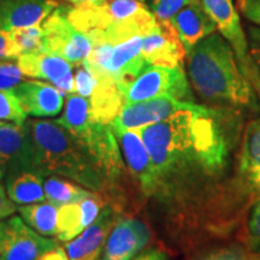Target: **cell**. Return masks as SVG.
Here are the masks:
<instances>
[{
    "label": "cell",
    "instance_id": "cell-1",
    "mask_svg": "<svg viewBox=\"0 0 260 260\" xmlns=\"http://www.w3.org/2000/svg\"><path fill=\"white\" fill-rule=\"evenodd\" d=\"M222 118V113L204 106L139 128L155 169L154 195L189 199L222 176L230 153Z\"/></svg>",
    "mask_w": 260,
    "mask_h": 260
},
{
    "label": "cell",
    "instance_id": "cell-2",
    "mask_svg": "<svg viewBox=\"0 0 260 260\" xmlns=\"http://www.w3.org/2000/svg\"><path fill=\"white\" fill-rule=\"evenodd\" d=\"M187 64L191 86L205 103L225 110L260 109L254 89L220 34L212 32L198 42L187 54Z\"/></svg>",
    "mask_w": 260,
    "mask_h": 260
},
{
    "label": "cell",
    "instance_id": "cell-3",
    "mask_svg": "<svg viewBox=\"0 0 260 260\" xmlns=\"http://www.w3.org/2000/svg\"><path fill=\"white\" fill-rule=\"evenodd\" d=\"M32 152V170L42 176H63L90 190L109 183L88 147L58 121L24 123Z\"/></svg>",
    "mask_w": 260,
    "mask_h": 260
},
{
    "label": "cell",
    "instance_id": "cell-4",
    "mask_svg": "<svg viewBox=\"0 0 260 260\" xmlns=\"http://www.w3.org/2000/svg\"><path fill=\"white\" fill-rule=\"evenodd\" d=\"M119 90L124 104L145 102L159 96L194 103L189 82L182 67L147 65L132 82Z\"/></svg>",
    "mask_w": 260,
    "mask_h": 260
},
{
    "label": "cell",
    "instance_id": "cell-5",
    "mask_svg": "<svg viewBox=\"0 0 260 260\" xmlns=\"http://www.w3.org/2000/svg\"><path fill=\"white\" fill-rule=\"evenodd\" d=\"M44 51L58 54L73 65L83 63L92 51V41L68 19L65 6L57 8L42 22Z\"/></svg>",
    "mask_w": 260,
    "mask_h": 260
},
{
    "label": "cell",
    "instance_id": "cell-6",
    "mask_svg": "<svg viewBox=\"0 0 260 260\" xmlns=\"http://www.w3.org/2000/svg\"><path fill=\"white\" fill-rule=\"evenodd\" d=\"M203 105L189 102H181L171 96H159L145 102L124 104L111 126L115 133L128 129H139L149 124L165 121L175 113L184 110H200Z\"/></svg>",
    "mask_w": 260,
    "mask_h": 260
},
{
    "label": "cell",
    "instance_id": "cell-7",
    "mask_svg": "<svg viewBox=\"0 0 260 260\" xmlns=\"http://www.w3.org/2000/svg\"><path fill=\"white\" fill-rule=\"evenodd\" d=\"M4 224L0 260H39L57 246L54 240L34 232L18 217H12Z\"/></svg>",
    "mask_w": 260,
    "mask_h": 260
},
{
    "label": "cell",
    "instance_id": "cell-8",
    "mask_svg": "<svg viewBox=\"0 0 260 260\" xmlns=\"http://www.w3.org/2000/svg\"><path fill=\"white\" fill-rule=\"evenodd\" d=\"M201 3L216 23L220 35L233 48L240 69L248 80V40L242 29L240 16L234 8L233 0H201Z\"/></svg>",
    "mask_w": 260,
    "mask_h": 260
},
{
    "label": "cell",
    "instance_id": "cell-9",
    "mask_svg": "<svg viewBox=\"0 0 260 260\" xmlns=\"http://www.w3.org/2000/svg\"><path fill=\"white\" fill-rule=\"evenodd\" d=\"M187 53L172 22H158L142 37V57L148 65L182 67Z\"/></svg>",
    "mask_w": 260,
    "mask_h": 260
},
{
    "label": "cell",
    "instance_id": "cell-10",
    "mask_svg": "<svg viewBox=\"0 0 260 260\" xmlns=\"http://www.w3.org/2000/svg\"><path fill=\"white\" fill-rule=\"evenodd\" d=\"M151 241V230L141 220L118 218L107 237L102 260H132Z\"/></svg>",
    "mask_w": 260,
    "mask_h": 260
},
{
    "label": "cell",
    "instance_id": "cell-11",
    "mask_svg": "<svg viewBox=\"0 0 260 260\" xmlns=\"http://www.w3.org/2000/svg\"><path fill=\"white\" fill-rule=\"evenodd\" d=\"M19 171H34L27 129L24 124L3 123L0 125V181Z\"/></svg>",
    "mask_w": 260,
    "mask_h": 260
},
{
    "label": "cell",
    "instance_id": "cell-12",
    "mask_svg": "<svg viewBox=\"0 0 260 260\" xmlns=\"http://www.w3.org/2000/svg\"><path fill=\"white\" fill-rule=\"evenodd\" d=\"M115 135L132 176L140 184L145 195H154L157 188L155 169L139 129L123 130L115 133Z\"/></svg>",
    "mask_w": 260,
    "mask_h": 260
},
{
    "label": "cell",
    "instance_id": "cell-13",
    "mask_svg": "<svg viewBox=\"0 0 260 260\" xmlns=\"http://www.w3.org/2000/svg\"><path fill=\"white\" fill-rule=\"evenodd\" d=\"M17 63L25 76L47 80L63 93H73V65L58 54L47 51L22 54Z\"/></svg>",
    "mask_w": 260,
    "mask_h": 260
},
{
    "label": "cell",
    "instance_id": "cell-14",
    "mask_svg": "<svg viewBox=\"0 0 260 260\" xmlns=\"http://www.w3.org/2000/svg\"><path fill=\"white\" fill-rule=\"evenodd\" d=\"M117 219L118 217L112 207H104L89 226L77 235L76 239L67 243L65 251L69 260H99Z\"/></svg>",
    "mask_w": 260,
    "mask_h": 260
},
{
    "label": "cell",
    "instance_id": "cell-15",
    "mask_svg": "<svg viewBox=\"0 0 260 260\" xmlns=\"http://www.w3.org/2000/svg\"><path fill=\"white\" fill-rule=\"evenodd\" d=\"M104 207L102 197L94 191L77 203L58 207V240L67 242L80 235L98 218Z\"/></svg>",
    "mask_w": 260,
    "mask_h": 260
},
{
    "label": "cell",
    "instance_id": "cell-16",
    "mask_svg": "<svg viewBox=\"0 0 260 260\" xmlns=\"http://www.w3.org/2000/svg\"><path fill=\"white\" fill-rule=\"evenodd\" d=\"M23 111L32 117H54L61 111L64 93L41 81H23L14 89Z\"/></svg>",
    "mask_w": 260,
    "mask_h": 260
},
{
    "label": "cell",
    "instance_id": "cell-17",
    "mask_svg": "<svg viewBox=\"0 0 260 260\" xmlns=\"http://www.w3.org/2000/svg\"><path fill=\"white\" fill-rule=\"evenodd\" d=\"M57 6L58 0H0V29L11 31L41 24Z\"/></svg>",
    "mask_w": 260,
    "mask_h": 260
},
{
    "label": "cell",
    "instance_id": "cell-18",
    "mask_svg": "<svg viewBox=\"0 0 260 260\" xmlns=\"http://www.w3.org/2000/svg\"><path fill=\"white\" fill-rule=\"evenodd\" d=\"M172 24L176 29L186 53L198 42L216 31V23L205 10L201 0H190L172 18Z\"/></svg>",
    "mask_w": 260,
    "mask_h": 260
},
{
    "label": "cell",
    "instance_id": "cell-19",
    "mask_svg": "<svg viewBox=\"0 0 260 260\" xmlns=\"http://www.w3.org/2000/svg\"><path fill=\"white\" fill-rule=\"evenodd\" d=\"M239 176L247 190L260 194V118L248 122L243 133Z\"/></svg>",
    "mask_w": 260,
    "mask_h": 260
},
{
    "label": "cell",
    "instance_id": "cell-20",
    "mask_svg": "<svg viewBox=\"0 0 260 260\" xmlns=\"http://www.w3.org/2000/svg\"><path fill=\"white\" fill-rule=\"evenodd\" d=\"M93 75L96 79V84L89 96L90 119L99 124H111L124 105L121 90L110 76Z\"/></svg>",
    "mask_w": 260,
    "mask_h": 260
},
{
    "label": "cell",
    "instance_id": "cell-21",
    "mask_svg": "<svg viewBox=\"0 0 260 260\" xmlns=\"http://www.w3.org/2000/svg\"><path fill=\"white\" fill-rule=\"evenodd\" d=\"M9 198L18 205L46 201L44 176L34 171H19L6 178Z\"/></svg>",
    "mask_w": 260,
    "mask_h": 260
},
{
    "label": "cell",
    "instance_id": "cell-22",
    "mask_svg": "<svg viewBox=\"0 0 260 260\" xmlns=\"http://www.w3.org/2000/svg\"><path fill=\"white\" fill-rule=\"evenodd\" d=\"M22 218L35 232L44 236L58 235V206L50 201L18 207Z\"/></svg>",
    "mask_w": 260,
    "mask_h": 260
},
{
    "label": "cell",
    "instance_id": "cell-23",
    "mask_svg": "<svg viewBox=\"0 0 260 260\" xmlns=\"http://www.w3.org/2000/svg\"><path fill=\"white\" fill-rule=\"evenodd\" d=\"M58 123L65 126L75 136L82 134L90 123H94L90 119L89 98L77 93H70L67 98L63 115L58 119Z\"/></svg>",
    "mask_w": 260,
    "mask_h": 260
},
{
    "label": "cell",
    "instance_id": "cell-24",
    "mask_svg": "<svg viewBox=\"0 0 260 260\" xmlns=\"http://www.w3.org/2000/svg\"><path fill=\"white\" fill-rule=\"evenodd\" d=\"M45 198L56 206H63L67 204L77 203L93 193L92 190L82 188L76 182L61 178L56 175H51L44 182Z\"/></svg>",
    "mask_w": 260,
    "mask_h": 260
},
{
    "label": "cell",
    "instance_id": "cell-25",
    "mask_svg": "<svg viewBox=\"0 0 260 260\" xmlns=\"http://www.w3.org/2000/svg\"><path fill=\"white\" fill-rule=\"evenodd\" d=\"M10 34L15 45L17 58L22 54L44 51V30L41 24L15 29L10 31Z\"/></svg>",
    "mask_w": 260,
    "mask_h": 260
},
{
    "label": "cell",
    "instance_id": "cell-26",
    "mask_svg": "<svg viewBox=\"0 0 260 260\" xmlns=\"http://www.w3.org/2000/svg\"><path fill=\"white\" fill-rule=\"evenodd\" d=\"M248 81L254 89L260 105V28L252 27L248 30Z\"/></svg>",
    "mask_w": 260,
    "mask_h": 260
},
{
    "label": "cell",
    "instance_id": "cell-27",
    "mask_svg": "<svg viewBox=\"0 0 260 260\" xmlns=\"http://www.w3.org/2000/svg\"><path fill=\"white\" fill-rule=\"evenodd\" d=\"M27 113L23 111L14 90L0 89V122L24 124Z\"/></svg>",
    "mask_w": 260,
    "mask_h": 260
},
{
    "label": "cell",
    "instance_id": "cell-28",
    "mask_svg": "<svg viewBox=\"0 0 260 260\" xmlns=\"http://www.w3.org/2000/svg\"><path fill=\"white\" fill-rule=\"evenodd\" d=\"M245 242L253 254H260V199L253 204L245 228Z\"/></svg>",
    "mask_w": 260,
    "mask_h": 260
},
{
    "label": "cell",
    "instance_id": "cell-29",
    "mask_svg": "<svg viewBox=\"0 0 260 260\" xmlns=\"http://www.w3.org/2000/svg\"><path fill=\"white\" fill-rule=\"evenodd\" d=\"M190 0H142L158 22H171Z\"/></svg>",
    "mask_w": 260,
    "mask_h": 260
},
{
    "label": "cell",
    "instance_id": "cell-30",
    "mask_svg": "<svg viewBox=\"0 0 260 260\" xmlns=\"http://www.w3.org/2000/svg\"><path fill=\"white\" fill-rule=\"evenodd\" d=\"M23 73L18 67L17 59L0 61V89L14 90L19 83L23 82Z\"/></svg>",
    "mask_w": 260,
    "mask_h": 260
},
{
    "label": "cell",
    "instance_id": "cell-31",
    "mask_svg": "<svg viewBox=\"0 0 260 260\" xmlns=\"http://www.w3.org/2000/svg\"><path fill=\"white\" fill-rule=\"evenodd\" d=\"M77 70L74 76V88L73 93H77L80 95L89 98L92 95L94 87L96 84V79L89 68L84 63L76 65Z\"/></svg>",
    "mask_w": 260,
    "mask_h": 260
},
{
    "label": "cell",
    "instance_id": "cell-32",
    "mask_svg": "<svg viewBox=\"0 0 260 260\" xmlns=\"http://www.w3.org/2000/svg\"><path fill=\"white\" fill-rule=\"evenodd\" d=\"M193 260H249V256L241 247L226 246L205 253Z\"/></svg>",
    "mask_w": 260,
    "mask_h": 260
},
{
    "label": "cell",
    "instance_id": "cell-33",
    "mask_svg": "<svg viewBox=\"0 0 260 260\" xmlns=\"http://www.w3.org/2000/svg\"><path fill=\"white\" fill-rule=\"evenodd\" d=\"M239 8L246 18L260 27V0H239Z\"/></svg>",
    "mask_w": 260,
    "mask_h": 260
},
{
    "label": "cell",
    "instance_id": "cell-34",
    "mask_svg": "<svg viewBox=\"0 0 260 260\" xmlns=\"http://www.w3.org/2000/svg\"><path fill=\"white\" fill-rule=\"evenodd\" d=\"M8 59H17V54L10 31L0 29V61Z\"/></svg>",
    "mask_w": 260,
    "mask_h": 260
},
{
    "label": "cell",
    "instance_id": "cell-35",
    "mask_svg": "<svg viewBox=\"0 0 260 260\" xmlns=\"http://www.w3.org/2000/svg\"><path fill=\"white\" fill-rule=\"evenodd\" d=\"M16 212V206L14 201L9 199L4 187L0 184V219H4L6 217L11 216Z\"/></svg>",
    "mask_w": 260,
    "mask_h": 260
},
{
    "label": "cell",
    "instance_id": "cell-36",
    "mask_svg": "<svg viewBox=\"0 0 260 260\" xmlns=\"http://www.w3.org/2000/svg\"><path fill=\"white\" fill-rule=\"evenodd\" d=\"M132 260H169V255L160 248H148L140 252Z\"/></svg>",
    "mask_w": 260,
    "mask_h": 260
},
{
    "label": "cell",
    "instance_id": "cell-37",
    "mask_svg": "<svg viewBox=\"0 0 260 260\" xmlns=\"http://www.w3.org/2000/svg\"><path fill=\"white\" fill-rule=\"evenodd\" d=\"M39 260H69V256H68L67 251L64 248L56 246L51 251L45 253Z\"/></svg>",
    "mask_w": 260,
    "mask_h": 260
},
{
    "label": "cell",
    "instance_id": "cell-38",
    "mask_svg": "<svg viewBox=\"0 0 260 260\" xmlns=\"http://www.w3.org/2000/svg\"><path fill=\"white\" fill-rule=\"evenodd\" d=\"M71 5H80L86 4V3H96V0H68Z\"/></svg>",
    "mask_w": 260,
    "mask_h": 260
},
{
    "label": "cell",
    "instance_id": "cell-39",
    "mask_svg": "<svg viewBox=\"0 0 260 260\" xmlns=\"http://www.w3.org/2000/svg\"><path fill=\"white\" fill-rule=\"evenodd\" d=\"M4 230H5V224L0 223V247H2L3 237H4Z\"/></svg>",
    "mask_w": 260,
    "mask_h": 260
},
{
    "label": "cell",
    "instance_id": "cell-40",
    "mask_svg": "<svg viewBox=\"0 0 260 260\" xmlns=\"http://www.w3.org/2000/svg\"><path fill=\"white\" fill-rule=\"evenodd\" d=\"M249 260H260V254H253L249 256Z\"/></svg>",
    "mask_w": 260,
    "mask_h": 260
},
{
    "label": "cell",
    "instance_id": "cell-41",
    "mask_svg": "<svg viewBox=\"0 0 260 260\" xmlns=\"http://www.w3.org/2000/svg\"><path fill=\"white\" fill-rule=\"evenodd\" d=\"M102 2H106V0H96V3H102ZM142 2V0H141Z\"/></svg>",
    "mask_w": 260,
    "mask_h": 260
},
{
    "label": "cell",
    "instance_id": "cell-42",
    "mask_svg": "<svg viewBox=\"0 0 260 260\" xmlns=\"http://www.w3.org/2000/svg\"><path fill=\"white\" fill-rule=\"evenodd\" d=\"M3 123H4V122H0V125H2V124H3Z\"/></svg>",
    "mask_w": 260,
    "mask_h": 260
}]
</instances>
